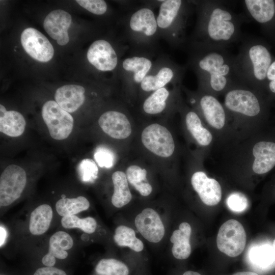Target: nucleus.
Instances as JSON below:
<instances>
[{"label": "nucleus", "instance_id": "f257e3e1", "mask_svg": "<svg viewBox=\"0 0 275 275\" xmlns=\"http://www.w3.org/2000/svg\"><path fill=\"white\" fill-rule=\"evenodd\" d=\"M196 23L188 37L186 48L227 49L242 37L240 28L245 17L217 1H193Z\"/></svg>", "mask_w": 275, "mask_h": 275}, {"label": "nucleus", "instance_id": "f03ea898", "mask_svg": "<svg viewBox=\"0 0 275 275\" xmlns=\"http://www.w3.org/2000/svg\"><path fill=\"white\" fill-rule=\"evenodd\" d=\"M186 67L195 72L199 88L208 94L220 93L231 88L245 85L237 69L236 56L227 49L186 48Z\"/></svg>", "mask_w": 275, "mask_h": 275}, {"label": "nucleus", "instance_id": "7ed1b4c3", "mask_svg": "<svg viewBox=\"0 0 275 275\" xmlns=\"http://www.w3.org/2000/svg\"><path fill=\"white\" fill-rule=\"evenodd\" d=\"M161 2H146L124 16V40L132 52L155 54L160 37L153 8Z\"/></svg>", "mask_w": 275, "mask_h": 275}, {"label": "nucleus", "instance_id": "20e7f679", "mask_svg": "<svg viewBox=\"0 0 275 275\" xmlns=\"http://www.w3.org/2000/svg\"><path fill=\"white\" fill-rule=\"evenodd\" d=\"M193 1L163 0L159 6L156 20L159 36L173 48L186 47V29Z\"/></svg>", "mask_w": 275, "mask_h": 275}, {"label": "nucleus", "instance_id": "39448f33", "mask_svg": "<svg viewBox=\"0 0 275 275\" xmlns=\"http://www.w3.org/2000/svg\"><path fill=\"white\" fill-rule=\"evenodd\" d=\"M271 61L268 49L253 38L243 41L236 56L238 74L242 82L252 88L265 80Z\"/></svg>", "mask_w": 275, "mask_h": 275}, {"label": "nucleus", "instance_id": "423d86ee", "mask_svg": "<svg viewBox=\"0 0 275 275\" xmlns=\"http://www.w3.org/2000/svg\"><path fill=\"white\" fill-rule=\"evenodd\" d=\"M186 66H181L168 55L160 54L154 60L153 65L140 85L141 92H153L169 84L181 85Z\"/></svg>", "mask_w": 275, "mask_h": 275}, {"label": "nucleus", "instance_id": "0eeeda50", "mask_svg": "<svg viewBox=\"0 0 275 275\" xmlns=\"http://www.w3.org/2000/svg\"><path fill=\"white\" fill-rule=\"evenodd\" d=\"M153 56L132 52L131 54L122 59L118 72L125 90L133 93L139 89L153 65Z\"/></svg>", "mask_w": 275, "mask_h": 275}, {"label": "nucleus", "instance_id": "6e6552de", "mask_svg": "<svg viewBox=\"0 0 275 275\" xmlns=\"http://www.w3.org/2000/svg\"><path fill=\"white\" fill-rule=\"evenodd\" d=\"M129 47L127 43L115 47L112 43L104 39L94 41L89 47L87 58L89 63L101 72L118 70L122 60Z\"/></svg>", "mask_w": 275, "mask_h": 275}, {"label": "nucleus", "instance_id": "1a4fd4ad", "mask_svg": "<svg viewBox=\"0 0 275 275\" xmlns=\"http://www.w3.org/2000/svg\"><path fill=\"white\" fill-rule=\"evenodd\" d=\"M252 89L245 85H239L228 90L224 99L226 109L245 117H256L261 115V102Z\"/></svg>", "mask_w": 275, "mask_h": 275}, {"label": "nucleus", "instance_id": "9d476101", "mask_svg": "<svg viewBox=\"0 0 275 275\" xmlns=\"http://www.w3.org/2000/svg\"><path fill=\"white\" fill-rule=\"evenodd\" d=\"M41 113L53 139L62 141L69 137L74 126V119L70 113L53 100H48L43 104Z\"/></svg>", "mask_w": 275, "mask_h": 275}, {"label": "nucleus", "instance_id": "9b49d317", "mask_svg": "<svg viewBox=\"0 0 275 275\" xmlns=\"http://www.w3.org/2000/svg\"><path fill=\"white\" fill-rule=\"evenodd\" d=\"M246 241L244 229L236 219L227 221L219 229L216 237L217 248L229 257L239 255L244 249Z\"/></svg>", "mask_w": 275, "mask_h": 275}, {"label": "nucleus", "instance_id": "f8f14e48", "mask_svg": "<svg viewBox=\"0 0 275 275\" xmlns=\"http://www.w3.org/2000/svg\"><path fill=\"white\" fill-rule=\"evenodd\" d=\"M25 170L20 166H8L0 177V205L7 206L18 199L22 193L27 181Z\"/></svg>", "mask_w": 275, "mask_h": 275}, {"label": "nucleus", "instance_id": "ddd939ff", "mask_svg": "<svg viewBox=\"0 0 275 275\" xmlns=\"http://www.w3.org/2000/svg\"><path fill=\"white\" fill-rule=\"evenodd\" d=\"M141 139L148 150L159 156L168 157L174 151L175 143L171 132L159 124L147 126L142 132Z\"/></svg>", "mask_w": 275, "mask_h": 275}, {"label": "nucleus", "instance_id": "4468645a", "mask_svg": "<svg viewBox=\"0 0 275 275\" xmlns=\"http://www.w3.org/2000/svg\"><path fill=\"white\" fill-rule=\"evenodd\" d=\"M21 43L26 52L38 61L47 62L53 56L52 44L43 34L33 28H26L22 32Z\"/></svg>", "mask_w": 275, "mask_h": 275}, {"label": "nucleus", "instance_id": "2eb2a0df", "mask_svg": "<svg viewBox=\"0 0 275 275\" xmlns=\"http://www.w3.org/2000/svg\"><path fill=\"white\" fill-rule=\"evenodd\" d=\"M254 157L253 171L258 175L267 174L275 167V131L257 142L252 150Z\"/></svg>", "mask_w": 275, "mask_h": 275}, {"label": "nucleus", "instance_id": "dca6fc26", "mask_svg": "<svg viewBox=\"0 0 275 275\" xmlns=\"http://www.w3.org/2000/svg\"><path fill=\"white\" fill-rule=\"evenodd\" d=\"M134 224L138 231L150 242L157 243L164 235L165 229L160 216L152 208H146L138 214Z\"/></svg>", "mask_w": 275, "mask_h": 275}, {"label": "nucleus", "instance_id": "f3484780", "mask_svg": "<svg viewBox=\"0 0 275 275\" xmlns=\"http://www.w3.org/2000/svg\"><path fill=\"white\" fill-rule=\"evenodd\" d=\"M98 124L105 133L115 139H125L130 136L132 131L127 117L118 111L104 112L99 118Z\"/></svg>", "mask_w": 275, "mask_h": 275}, {"label": "nucleus", "instance_id": "a211bd4d", "mask_svg": "<svg viewBox=\"0 0 275 275\" xmlns=\"http://www.w3.org/2000/svg\"><path fill=\"white\" fill-rule=\"evenodd\" d=\"M71 22L72 18L69 13L63 10H56L46 16L43 27L51 38L63 46L69 41L68 30Z\"/></svg>", "mask_w": 275, "mask_h": 275}, {"label": "nucleus", "instance_id": "6ab92c4d", "mask_svg": "<svg viewBox=\"0 0 275 275\" xmlns=\"http://www.w3.org/2000/svg\"><path fill=\"white\" fill-rule=\"evenodd\" d=\"M191 183L205 204L215 206L221 201L222 192L219 183L215 179L208 177L204 172L198 171L194 173Z\"/></svg>", "mask_w": 275, "mask_h": 275}, {"label": "nucleus", "instance_id": "aec40b11", "mask_svg": "<svg viewBox=\"0 0 275 275\" xmlns=\"http://www.w3.org/2000/svg\"><path fill=\"white\" fill-rule=\"evenodd\" d=\"M198 105L206 121L212 127L221 129L225 125L226 113L219 101L212 95L202 94Z\"/></svg>", "mask_w": 275, "mask_h": 275}, {"label": "nucleus", "instance_id": "412c9836", "mask_svg": "<svg viewBox=\"0 0 275 275\" xmlns=\"http://www.w3.org/2000/svg\"><path fill=\"white\" fill-rule=\"evenodd\" d=\"M85 89L77 85H66L59 88L54 94L55 101L69 113L76 111L85 100Z\"/></svg>", "mask_w": 275, "mask_h": 275}, {"label": "nucleus", "instance_id": "4be33fe9", "mask_svg": "<svg viewBox=\"0 0 275 275\" xmlns=\"http://www.w3.org/2000/svg\"><path fill=\"white\" fill-rule=\"evenodd\" d=\"M73 241L72 237L65 232L58 231L50 238L48 253L42 258V263L52 267L56 263V258L66 259L68 254L67 250L72 248Z\"/></svg>", "mask_w": 275, "mask_h": 275}, {"label": "nucleus", "instance_id": "5701e85b", "mask_svg": "<svg viewBox=\"0 0 275 275\" xmlns=\"http://www.w3.org/2000/svg\"><path fill=\"white\" fill-rule=\"evenodd\" d=\"M25 127V120L20 113L7 111L0 105L1 132L10 137H18L23 133Z\"/></svg>", "mask_w": 275, "mask_h": 275}, {"label": "nucleus", "instance_id": "b1692460", "mask_svg": "<svg viewBox=\"0 0 275 275\" xmlns=\"http://www.w3.org/2000/svg\"><path fill=\"white\" fill-rule=\"evenodd\" d=\"M191 234V226L186 222L181 223L179 229L173 231L170 241L173 243L172 252L175 258L184 260L190 256L191 251L190 243Z\"/></svg>", "mask_w": 275, "mask_h": 275}, {"label": "nucleus", "instance_id": "393cba45", "mask_svg": "<svg viewBox=\"0 0 275 275\" xmlns=\"http://www.w3.org/2000/svg\"><path fill=\"white\" fill-rule=\"evenodd\" d=\"M243 6L250 17L257 22H268L275 14V3L272 0H244Z\"/></svg>", "mask_w": 275, "mask_h": 275}, {"label": "nucleus", "instance_id": "a878e982", "mask_svg": "<svg viewBox=\"0 0 275 275\" xmlns=\"http://www.w3.org/2000/svg\"><path fill=\"white\" fill-rule=\"evenodd\" d=\"M250 262L261 269H266L275 263V251L269 243H258L252 245L248 252Z\"/></svg>", "mask_w": 275, "mask_h": 275}, {"label": "nucleus", "instance_id": "bb28decb", "mask_svg": "<svg viewBox=\"0 0 275 275\" xmlns=\"http://www.w3.org/2000/svg\"><path fill=\"white\" fill-rule=\"evenodd\" d=\"M52 218V210L49 205L38 206L30 215L29 230L31 233L39 235L45 233L49 227Z\"/></svg>", "mask_w": 275, "mask_h": 275}, {"label": "nucleus", "instance_id": "cd10ccee", "mask_svg": "<svg viewBox=\"0 0 275 275\" xmlns=\"http://www.w3.org/2000/svg\"><path fill=\"white\" fill-rule=\"evenodd\" d=\"M112 181L114 193L112 203L116 207H122L129 203L132 199L126 174L120 171L115 172L112 175Z\"/></svg>", "mask_w": 275, "mask_h": 275}, {"label": "nucleus", "instance_id": "c85d7f7f", "mask_svg": "<svg viewBox=\"0 0 275 275\" xmlns=\"http://www.w3.org/2000/svg\"><path fill=\"white\" fill-rule=\"evenodd\" d=\"M185 123L188 131L199 144L203 146L209 145L212 140L210 132L204 128L198 114L189 111L185 115Z\"/></svg>", "mask_w": 275, "mask_h": 275}, {"label": "nucleus", "instance_id": "c756f323", "mask_svg": "<svg viewBox=\"0 0 275 275\" xmlns=\"http://www.w3.org/2000/svg\"><path fill=\"white\" fill-rule=\"evenodd\" d=\"M171 92L163 87L150 94L145 99L142 107L144 112L149 115H157L163 112L167 106Z\"/></svg>", "mask_w": 275, "mask_h": 275}, {"label": "nucleus", "instance_id": "7c9ffc66", "mask_svg": "<svg viewBox=\"0 0 275 275\" xmlns=\"http://www.w3.org/2000/svg\"><path fill=\"white\" fill-rule=\"evenodd\" d=\"M89 206V201L83 196L75 198H62L56 204L58 213L63 217L73 215L88 209Z\"/></svg>", "mask_w": 275, "mask_h": 275}, {"label": "nucleus", "instance_id": "2f4dec72", "mask_svg": "<svg viewBox=\"0 0 275 275\" xmlns=\"http://www.w3.org/2000/svg\"><path fill=\"white\" fill-rule=\"evenodd\" d=\"M126 175L128 181L141 195L146 197L151 193L152 187L147 180L146 169L132 165L127 169Z\"/></svg>", "mask_w": 275, "mask_h": 275}, {"label": "nucleus", "instance_id": "473e14b6", "mask_svg": "<svg viewBox=\"0 0 275 275\" xmlns=\"http://www.w3.org/2000/svg\"><path fill=\"white\" fill-rule=\"evenodd\" d=\"M114 239L118 245L128 246L136 252L144 249L143 242L136 237L134 231L126 226L120 225L116 228Z\"/></svg>", "mask_w": 275, "mask_h": 275}, {"label": "nucleus", "instance_id": "72a5a7b5", "mask_svg": "<svg viewBox=\"0 0 275 275\" xmlns=\"http://www.w3.org/2000/svg\"><path fill=\"white\" fill-rule=\"evenodd\" d=\"M99 275H128V267L122 262L115 259H103L95 267Z\"/></svg>", "mask_w": 275, "mask_h": 275}, {"label": "nucleus", "instance_id": "f704fd0d", "mask_svg": "<svg viewBox=\"0 0 275 275\" xmlns=\"http://www.w3.org/2000/svg\"><path fill=\"white\" fill-rule=\"evenodd\" d=\"M61 223L62 226L65 228H78L88 234L94 233L97 227V222L94 218L87 217L80 218L74 215L63 217Z\"/></svg>", "mask_w": 275, "mask_h": 275}, {"label": "nucleus", "instance_id": "c9c22d12", "mask_svg": "<svg viewBox=\"0 0 275 275\" xmlns=\"http://www.w3.org/2000/svg\"><path fill=\"white\" fill-rule=\"evenodd\" d=\"M80 179L85 182H93L97 178L98 168L96 162L91 158L81 160L77 167Z\"/></svg>", "mask_w": 275, "mask_h": 275}, {"label": "nucleus", "instance_id": "e433bc0d", "mask_svg": "<svg viewBox=\"0 0 275 275\" xmlns=\"http://www.w3.org/2000/svg\"><path fill=\"white\" fill-rule=\"evenodd\" d=\"M94 157L99 167L107 169L113 167L116 160L114 152L107 147L102 146L96 148L94 154Z\"/></svg>", "mask_w": 275, "mask_h": 275}, {"label": "nucleus", "instance_id": "4c0bfd02", "mask_svg": "<svg viewBox=\"0 0 275 275\" xmlns=\"http://www.w3.org/2000/svg\"><path fill=\"white\" fill-rule=\"evenodd\" d=\"M228 207L232 211L240 213L244 211L249 206L246 196L239 192H234L229 195L226 201Z\"/></svg>", "mask_w": 275, "mask_h": 275}, {"label": "nucleus", "instance_id": "58836bf2", "mask_svg": "<svg viewBox=\"0 0 275 275\" xmlns=\"http://www.w3.org/2000/svg\"><path fill=\"white\" fill-rule=\"evenodd\" d=\"M76 2L81 7L96 15H104L108 10V6L103 0H77Z\"/></svg>", "mask_w": 275, "mask_h": 275}, {"label": "nucleus", "instance_id": "ea45409f", "mask_svg": "<svg viewBox=\"0 0 275 275\" xmlns=\"http://www.w3.org/2000/svg\"><path fill=\"white\" fill-rule=\"evenodd\" d=\"M33 275H67L60 269L53 267H44L38 268Z\"/></svg>", "mask_w": 275, "mask_h": 275}, {"label": "nucleus", "instance_id": "a19ab883", "mask_svg": "<svg viewBox=\"0 0 275 275\" xmlns=\"http://www.w3.org/2000/svg\"><path fill=\"white\" fill-rule=\"evenodd\" d=\"M269 81L268 88L269 91L275 94V61L270 64L266 74V78Z\"/></svg>", "mask_w": 275, "mask_h": 275}, {"label": "nucleus", "instance_id": "79ce46f5", "mask_svg": "<svg viewBox=\"0 0 275 275\" xmlns=\"http://www.w3.org/2000/svg\"><path fill=\"white\" fill-rule=\"evenodd\" d=\"M7 237V231L5 228L1 226L0 227V246L4 244Z\"/></svg>", "mask_w": 275, "mask_h": 275}, {"label": "nucleus", "instance_id": "37998d69", "mask_svg": "<svg viewBox=\"0 0 275 275\" xmlns=\"http://www.w3.org/2000/svg\"><path fill=\"white\" fill-rule=\"evenodd\" d=\"M233 275H259L252 271H241L234 273Z\"/></svg>", "mask_w": 275, "mask_h": 275}, {"label": "nucleus", "instance_id": "c03bdc74", "mask_svg": "<svg viewBox=\"0 0 275 275\" xmlns=\"http://www.w3.org/2000/svg\"><path fill=\"white\" fill-rule=\"evenodd\" d=\"M183 275H201V274L197 272L189 270V271H187L185 272L183 274Z\"/></svg>", "mask_w": 275, "mask_h": 275}, {"label": "nucleus", "instance_id": "a18cd8bd", "mask_svg": "<svg viewBox=\"0 0 275 275\" xmlns=\"http://www.w3.org/2000/svg\"><path fill=\"white\" fill-rule=\"evenodd\" d=\"M272 246H273V248L275 251V239H274L273 241V243H272Z\"/></svg>", "mask_w": 275, "mask_h": 275}]
</instances>
